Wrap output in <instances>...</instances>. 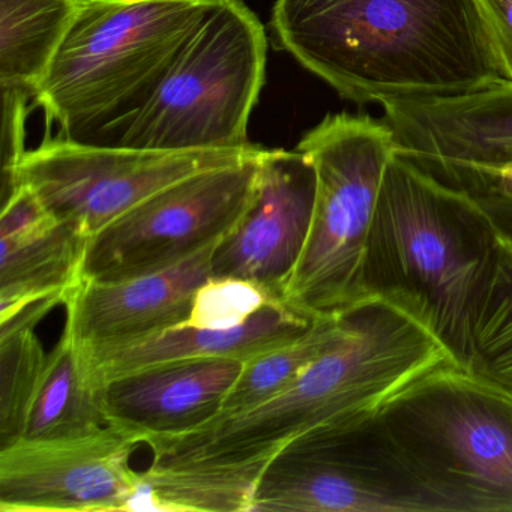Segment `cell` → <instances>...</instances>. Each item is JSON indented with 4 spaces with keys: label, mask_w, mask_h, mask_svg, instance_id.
<instances>
[{
    "label": "cell",
    "mask_w": 512,
    "mask_h": 512,
    "mask_svg": "<svg viewBox=\"0 0 512 512\" xmlns=\"http://www.w3.org/2000/svg\"><path fill=\"white\" fill-rule=\"evenodd\" d=\"M490 220L475 199L395 152L365 254L368 296L403 302L463 367L469 317L490 257Z\"/></svg>",
    "instance_id": "cell-2"
},
{
    "label": "cell",
    "mask_w": 512,
    "mask_h": 512,
    "mask_svg": "<svg viewBox=\"0 0 512 512\" xmlns=\"http://www.w3.org/2000/svg\"><path fill=\"white\" fill-rule=\"evenodd\" d=\"M46 361L35 328L0 334V449L22 440Z\"/></svg>",
    "instance_id": "cell-21"
},
{
    "label": "cell",
    "mask_w": 512,
    "mask_h": 512,
    "mask_svg": "<svg viewBox=\"0 0 512 512\" xmlns=\"http://www.w3.org/2000/svg\"><path fill=\"white\" fill-rule=\"evenodd\" d=\"M107 425L100 391L89 383L79 350L64 332L47 355L22 440L76 439Z\"/></svg>",
    "instance_id": "cell-19"
},
{
    "label": "cell",
    "mask_w": 512,
    "mask_h": 512,
    "mask_svg": "<svg viewBox=\"0 0 512 512\" xmlns=\"http://www.w3.org/2000/svg\"><path fill=\"white\" fill-rule=\"evenodd\" d=\"M397 154L418 164L512 163V80L461 94L382 104Z\"/></svg>",
    "instance_id": "cell-13"
},
{
    "label": "cell",
    "mask_w": 512,
    "mask_h": 512,
    "mask_svg": "<svg viewBox=\"0 0 512 512\" xmlns=\"http://www.w3.org/2000/svg\"><path fill=\"white\" fill-rule=\"evenodd\" d=\"M368 424L284 446L260 475L250 512H436Z\"/></svg>",
    "instance_id": "cell-9"
},
{
    "label": "cell",
    "mask_w": 512,
    "mask_h": 512,
    "mask_svg": "<svg viewBox=\"0 0 512 512\" xmlns=\"http://www.w3.org/2000/svg\"><path fill=\"white\" fill-rule=\"evenodd\" d=\"M436 512H512V394L449 367L368 424Z\"/></svg>",
    "instance_id": "cell-4"
},
{
    "label": "cell",
    "mask_w": 512,
    "mask_h": 512,
    "mask_svg": "<svg viewBox=\"0 0 512 512\" xmlns=\"http://www.w3.org/2000/svg\"><path fill=\"white\" fill-rule=\"evenodd\" d=\"M313 322L287 305H269L236 328L178 325L127 346L80 353V358L89 383L98 388L118 377L172 362L199 359L248 362L295 340Z\"/></svg>",
    "instance_id": "cell-16"
},
{
    "label": "cell",
    "mask_w": 512,
    "mask_h": 512,
    "mask_svg": "<svg viewBox=\"0 0 512 512\" xmlns=\"http://www.w3.org/2000/svg\"><path fill=\"white\" fill-rule=\"evenodd\" d=\"M137 437L107 425L65 440L0 449V511H134L142 476L130 467Z\"/></svg>",
    "instance_id": "cell-10"
},
{
    "label": "cell",
    "mask_w": 512,
    "mask_h": 512,
    "mask_svg": "<svg viewBox=\"0 0 512 512\" xmlns=\"http://www.w3.org/2000/svg\"><path fill=\"white\" fill-rule=\"evenodd\" d=\"M418 166L427 170L443 184L464 191L473 199L512 208V163L496 167L455 166V164H418Z\"/></svg>",
    "instance_id": "cell-23"
},
{
    "label": "cell",
    "mask_w": 512,
    "mask_h": 512,
    "mask_svg": "<svg viewBox=\"0 0 512 512\" xmlns=\"http://www.w3.org/2000/svg\"><path fill=\"white\" fill-rule=\"evenodd\" d=\"M316 170L307 241L281 301L310 320L349 313L365 299L368 236L395 143L383 119L329 115L296 146Z\"/></svg>",
    "instance_id": "cell-5"
},
{
    "label": "cell",
    "mask_w": 512,
    "mask_h": 512,
    "mask_svg": "<svg viewBox=\"0 0 512 512\" xmlns=\"http://www.w3.org/2000/svg\"><path fill=\"white\" fill-rule=\"evenodd\" d=\"M344 331V316L317 319L295 340L245 362L217 416L253 409L289 388L314 359L340 340Z\"/></svg>",
    "instance_id": "cell-20"
},
{
    "label": "cell",
    "mask_w": 512,
    "mask_h": 512,
    "mask_svg": "<svg viewBox=\"0 0 512 512\" xmlns=\"http://www.w3.org/2000/svg\"><path fill=\"white\" fill-rule=\"evenodd\" d=\"M481 4L512 80V0H481Z\"/></svg>",
    "instance_id": "cell-24"
},
{
    "label": "cell",
    "mask_w": 512,
    "mask_h": 512,
    "mask_svg": "<svg viewBox=\"0 0 512 512\" xmlns=\"http://www.w3.org/2000/svg\"><path fill=\"white\" fill-rule=\"evenodd\" d=\"M268 38L242 0H211L121 146L214 151L251 146L247 130L266 77Z\"/></svg>",
    "instance_id": "cell-6"
},
{
    "label": "cell",
    "mask_w": 512,
    "mask_h": 512,
    "mask_svg": "<svg viewBox=\"0 0 512 512\" xmlns=\"http://www.w3.org/2000/svg\"><path fill=\"white\" fill-rule=\"evenodd\" d=\"M260 146L214 151H154L56 137L4 170L5 188H31L59 221L91 238L152 194L200 170L247 157Z\"/></svg>",
    "instance_id": "cell-8"
},
{
    "label": "cell",
    "mask_w": 512,
    "mask_h": 512,
    "mask_svg": "<svg viewBox=\"0 0 512 512\" xmlns=\"http://www.w3.org/2000/svg\"><path fill=\"white\" fill-rule=\"evenodd\" d=\"M211 0H88L34 94L62 139L121 146Z\"/></svg>",
    "instance_id": "cell-3"
},
{
    "label": "cell",
    "mask_w": 512,
    "mask_h": 512,
    "mask_svg": "<svg viewBox=\"0 0 512 512\" xmlns=\"http://www.w3.org/2000/svg\"><path fill=\"white\" fill-rule=\"evenodd\" d=\"M271 26L281 49L359 104L509 79L481 0H277Z\"/></svg>",
    "instance_id": "cell-1"
},
{
    "label": "cell",
    "mask_w": 512,
    "mask_h": 512,
    "mask_svg": "<svg viewBox=\"0 0 512 512\" xmlns=\"http://www.w3.org/2000/svg\"><path fill=\"white\" fill-rule=\"evenodd\" d=\"M476 202L490 220L491 247L470 311L463 368L512 394V208Z\"/></svg>",
    "instance_id": "cell-17"
},
{
    "label": "cell",
    "mask_w": 512,
    "mask_h": 512,
    "mask_svg": "<svg viewBox=\"0 0 512 512\" xmlns=\"http://www.w3.org/2000/svg\"><path fill=\"white\" fill-rule=\"evenodd\" d=\"M265 148L149 196L89 239L82 280L121 281L184 262L221 241L256 199Z\"/></svg>",
    "instance_id": "cell-7"
},
{
    "label": "cell",
    "mask_w": 512,
    "mask_h": 512,
    "mask_svg": "<svg viewBox=\"0 0 512 512\" xmlns=\"http://www.w3.org/2000/svg\"><path fill=\"white\" fill-rule=\"evenodd\" d=\"M283 304L274 293L254 281L211 277L194 296L190 316L181 325L229 329L244 325L269 305Z\"/></svg>",
    "instance_id": "cell-22"
},
{
    "label": "cell",
    "mask_w": 512,
    "mask_h": 512,
    "mask_svg": "<svg viewBox=\"0 0 512 512\" xmlns=\"http://www.w3.org/2000/svg\"><path fill=\"white\" fill-rule=\"evenodd\" d=\"M218 242L154 274L80 281L64 304L65 334L79 353H86L127 346L181 325L190 316L197 290L212 277Z\"/></svg>",
    "instance_id": "cell-12"
},
{
    "label": "cell",
    "mask_w": 512,
    "mask_h": 512,
    "mask_svg": "<svg viewBox=\"0 0 512 512\" xmlns=\"http://www.w3.org/2000/svg\"><path fill=\"white\" fill-rule=\"evenodd\" d=\"M88 0H0V88L34 97Z\"/></svg>",
    "instance_id": "cell-18"
},
{
    "label": "cell",
    "mask_w": 512,
    "mask_h": 512,
    "mask_svg": "<svg viewBox=\"0 0 512 512\" xmlns=\"http://www.w3.org/2000/svg\"><path fill=\"white\" fill-rule=\"evenodd\" d=\"M314 197L316 170L310 160L296 149H266L256 199L215 247L212 277L254 281L281 301L307 241Z\"/></svg>",
    "instance_id": "cell-11"
},
{
    "label": "cell",
    "mask_w": 512,
    "mask_h": 512,
    "mask_svg": "<svg viewBox=\"0 0 512 512\" xmlns=\"http://www.w3.org/2000/svg\"><path fill=\"white\" fill-rule=\"evenodd\" d=\"M238 359H199L145 368L98 386L107 424L140 443L187 433L220 413L244 368Z\"/></svg>",
    "instance_id": "cell-14"
},
{
    "label": "cell",
    "mask_w": 512,
    "mask_h": 512,
    "mask_svg": "<svg viewBox=\"0 0 512 512\" xmlns=\"http://www.w3.org/2000/svg\"><path fill=\"white\" fill-rule=\"evenodd\" d=\"M89 236L59 221L32 197L0 215V322L47 296H67L82 281Z\"/></svg>",
    "instance_id": "cell-15"
}]
</instances>
